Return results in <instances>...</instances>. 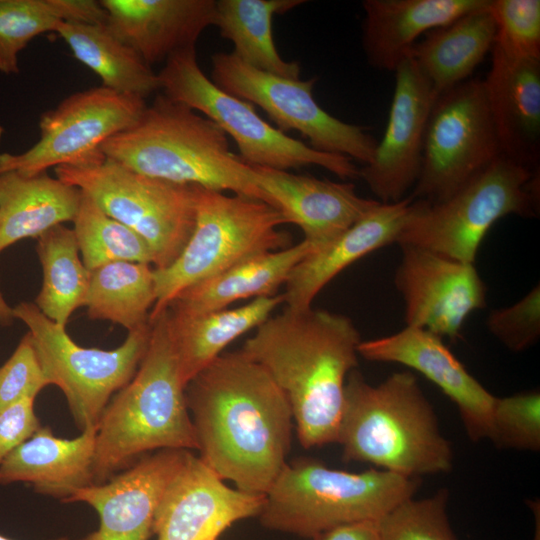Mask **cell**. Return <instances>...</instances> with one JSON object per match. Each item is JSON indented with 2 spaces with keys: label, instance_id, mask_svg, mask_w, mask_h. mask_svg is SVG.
Instances as JSON below:
<instances>
[{
  "label": "cell",
  "instance_id": "1",
  "mask_svg": "<svg viewBox=\"0 0 540 540\" xmlns=\"http://www.w3.org/2000/svg\"><path fill=\"white\" fill-rule=\"evenodd\" d=\"M185 399L198 457L237 489L265 495L287 462L294 426L267 371L241 350L222 353L187 383Z\"/></svg>",
  "mask_w": 540,
  "mask_h": 540
},
{
  "label": "cell",
  "instance_id": "41",
  "mask_svg": "<svg viewBox=\"0 0 540 540\" xmlns=\"http://www.w3.org/2000/svg\"><path fill=\"white\" fill-rule=\"evenodd\" d=\"M35 399L25 398L0 411V464L41 427Z\"/></svg>",
  "mask_w": 540,
  "mask_h": 540
},
{
  "label": "cell",
  "instance_id": "7",
  "mask_svg": "<svg viewBox=\"0 0 540 540\" xmlns=\"http://www.w3.org/2000/svg\"><path fill=\"white\" fill-rule=\"evenodd\" d=\"M195 224L178 257L154 269L156 302L149 320L166 310L187 288L247 259L290 246L279 230L285 219L268 203L194 186Z\"/></svg>",
  "mask_w": 540,
  "mask_h": 540
},
{
  "label": "cell",
  "instance_id": "20",
  "mask_svg": "<svg viewBox=\"0 0 540 540\" xmlns=\"http://www.w3.org/2000/svg\"><path fill=\"white\" fill-rule=\"evenodd\" d=\"M252 168L271 205L280 211L286 223L302 230L303 240L314 251L332 242L380 203L359 196L349 181H331L260 166Z\"/></svg>",
  "mask_w": 540,
  "mask_h": 540
},
{
  "label": "cell",
  "instance_id": "19",
  "mask_svg": "<svg viewBox=\"0 0 540 540\" xmlns=\"http://www.w3.org/2000/svg\"><path fill=\"white\" fill-rule=\"evenodd\" d=\"M358 355L374 362L407 366L435 384L458 408L469 439H488L493 396L448 349L442 337L419 327L361 341Z\"/></svg>",
  "mask_w": 540,
  "mask_h": 540
},
{
  "label": "cell",
  "instance_id": "9",
  "mask_svg": "<svg viewBox=\"0 0 540 540\" xmlns=\"http://www.w3.org/2000/svg\"><path fill=\"white\" fill-rule=\"evenodd\" d=\"M160 91L213 121L232 138L250 166L278 170L319 166L343 181L359 178L352 159L318 151L266 122L254 105L216 86L201 70L196 47L171 55L158 73Z\"/></svg>",
  "mask_w": 540,
  "mask_h": 540
},
{
  "label": "cell",
  "instance_id": "38",
  "mask_svg": "<svg viewBox=\"0 0 540 540\" xmlns=\"http://www.w3.org/2000/svg\"><path fill=\"white\" fill-rule=\"evenodd\" d=\"M496 35L492 48L514 58L540 60V1L490 0Z\"/></svg>",
  "mask_w": 540,
  "mask_h": 540
},
{
  "label": "cell",
  "instance_id": "34",
  "mask_svg": "<svg viewBox=\"0 0 540 540\" xmlns=\"http://www.w3.org/2000/svg\"><path fill=\"white\" fill-rule=\"evenodd\" d=\"M42 286L34 304L50 320L67 325L85 305L90 271L85 267L73 229L57 225L37 238Z\"/></svg>",
  "mask_w": 540,
  "mask_h": 540
},
{
  "label": "cell",
  "instance_id": "6",
  "mask_svg": "<svg viewBox=\"0 0 540 540\" xmlns=\"http://www.w3.org/2000/svg\"><path fill=\"white\" fill-rule=\"evenodd\" d=\"M418 487V478L376 468L348 472L301 457L283 466L258 518L269 530L312 538L340 525L377 521Z\"/></svg>",
  "mask_w": 540,
  "mask_h": 540
},
{
  "label": "cell",
  "instance_id": "13",
  "mask_svg": "<svg viewBox=\"0 0 540 540\" xmlns=\"http://www.w3.org/2000/svg\"><path fill=\"white\" fill-rule=\"evenodd\" d=\"M212 82L223 91L259 106L287 133H301L318 151L344 155L368 164L377 145L367 128L341 121L325 111L315 100L317 80L291 79L257 70L232 52H217L211 57Z\"/></svg>",
  "mask_w": 540,
  "mask_h": 540
},
{
  "label": "cell",
  "instance_id": "23",
  "mask_svg": "<svg viewBox=\"0 0 540 540\" xmlns=\"http://www.w3.org/2000/svg\"><path fill=\"white\" fill-rule=\"evenodd\" d=\"M413 198L379 203L332 242L302 259L290 273L283 293L286 308H311L319 292L340 272L369 253L396 243Z\"/></svg>",
  "mask_w": 540,
  "mask_h": 540
},
{
  "label": "cell",
  "instance_id": "21",
  "mask_svg": "<svg viewBox=\"0 0 540 540\" xmlns=\"http://www.w3.org/2000/svg\"><path fill=\"white\" fill-rule=\"evenodd\" d=\"M106 25L149 65L196 47L214 25L216 0H101Z\"/></svg>",
  "mask_w": 540,
  "mask_h": 540
},
{
  "label": "cell",
  "instance_id": "17",
  "mask_svg": "<svg viewBox=\"0 0 540 540\" xmlns=\"http://www.w3.org/2000/svg\"><path fill=\"white\" fill-rule=\"evenodd\" d=\"M264 495L229 487L191 451L157 507V540H219L234 523L258 517Z\"/></svg>",
  "mask_w": 540,
  "mask_h": 540
},
{
  "label": "cell",
  "instance_id": "37",
  "mask_svg": "<svg viewBox=\"0 0 540 540\" xmlns=\"http://www.w3.org/2000/svg\"><path fill=\"white\" fill-rule=\"evenodd\" d=\"M488 439L495 447L536 452L540 449V392L529 390L496 397Z\"/></svg>",
  "mask_w": 540,
  "mask_h": 540
},
{
  "label": "cell",
  "instance_id": "32",
  "mask_svg": "<svg viewBox=\"0 0 540 540\" xmlns=\"http://www.w3.org/2000/svg\"><path fill=\"white\" fill-rule=\"evenodd\" d=\"M155 302L151 264L121 261L90 271L84 306L92 320L110 321L131 332L150 324Z\"/></svg>",
  "mask_w": 540,
  "mask_h": 540
},
{
  "label": "cell",
  "instance_id": "39",
  "mask_svg": "<svg viewBox=\"0 0 540 540\" xmlns=\"http://www.w3.org/2000/svg\"><path fill=\"white\" fill-rule=\"evenodd\" d=\"M486 326L512 352L519 353L533 346L540 337L539 284L513 305L491 310Z\"/></svg>",
  "mask_w": 540,
  "mask_h": 540
},
{
  "label": "cell",
  "instance_id": "44",
  "mask_svg": "<svg viewBox=\"0 0 540 540\" xmlns=\"http://www.w3.org/2000/svg\"><path fill=\"white\" fill-rule=\"evenodd\" d=\"M0 540H13V539H10L2 534H0ZM54 540H69L67 537H60V538H56Z\"/></svg>",
  "mask_w": 540,
  "mask_h": 540
},
{
  "label": "cell",
  "instance_id": "10",
  "mask_svg": "<svg viewBox=\"0 0 540 540\" xmlns=\"http://www.w3.org/2000/svg\"><path fill=\"white\" fill-rule=\"evenodd\" d=\"M54 170L56 178L141 236L153 253L154 269L168 267L186 245L195 224L194 186L137 173L105 156Z\"/></svg>",
  "mask_w": 540,
  "mask_h": 540
},
{
  "label": "cell",
  "instance_id": "40",
  "mask_svg": "<svg viewBox=\"0 0 540 540\" xmlns=\"http://www.w3.org/2000/svg\"><path fill=\"white\" fill-rule=\"evenodd\" d=\"M48 385L32 338L27 332L0 367V411L25 398H36Z\"/></svg>",
  "mask_w": 540,
  "mask_h": 540
},
{
  "label": "cell",
  "instance_id": "43",
  "mask_svg": "<svg viewBox=\"0 0 540 540\" xmlns=\"http://www.w3.org/2000/svg\"><path fill=\"white\" fill-rule=\"evenodd\" d=\"M2 132H3V129L0 126V139H1ZM14 320H15V317L13 314V307H11L7 303L0 289V326L1 327L11 326L14 323Z\"/></svg>",
  "mask_w": 540,
  "mask_h": 540
},
{
  "label": "cell",
  "instance_id": "29",
  "mask_svg": "<svg viewBox=\"0 0 540 540\" xmlns=\"http://www.w3.org/2000/svg\"><path fill=\"white\" fill-rule=\"evenodd\" d=\"M495 35L489 0L483 7L427 32L409 57L439 95L469 79L491 52Z\"/></svg>",
  "mask_w": 540,
  "mask_h": 540
},
{
  "label": "cell",
  "instance_id": "33",
  "mask_svg": "<svg viewBox=\"0 0 540 540\" xmlns=\"http://www.w3.org/2000/svg\"><path fill=\"white\" fill-rule=\"evenodd\" d=\"M95 0H0V72H19L18 56L36 36L56 32L64 22L106 24Z\"/></svg>",
  "mask_w": 540,
  "mask_h": 540
},
{
  "label": "cell",
  "instance_id": "2",
  "mask_svg": "<svg viewBox=\"0 0 540 540\" xmlns=\"http://www.w3.org/2000/svg\"><path fill=\"white\" fill-rule=\"evenodd\" d=\"M361 341L349 317L311 307L270 316L243 344L241 351L286 396L304 448L336 443L345 383L358 366Z\"/></svg>",
  "mask_w": 540,
  "mask_h": 540
},
{
  "label": "cell",
  "instance_id": "3",
  "mask_svg": "<svg viewBox=\"0 0 540 540\" xmlns=\"http://www.w3.org/2000/svg\"><path fill=\"white\" fill-rule=\"evenodd\" d=\"M336 443L345 460L410 478L447 473L453 466L451 442L408 371L372 385L352 370L345 383Z\"/></svg>",
  "mask_w": 540,
  "mask_h": 540
},
{
  "label": "cell",
  "instance_id": "5",
  "mask_svg": "<svg viewBox=\"0 0 540 540\" xmlns=\"http://www.w3.org/2000/svg\"><path fill=\"white\" fill-rule=\"evenodd\" d=\"M150 322L148 347L135 375L114 394L98 422L94 484L108 481L147 452L198 449L166 310Z\"/></svg>",
  "mask_w": 540,
  "mask_h": 540
},
{
  "label": "cell",
  "instance_id": "30",
  "mask_svg": "<svg viewBox=\"0 0 540 540\" xmlns=\"http://www.w3.org/2000/svg\"><path fill=\"white\" fill-rule=\"evenodd\" d=\"M56 33L73 56L101 79V86L143 99L160 91L158 74L106 24L64 22Z\"/></svg>",
  "mask_w": 540,
  "mask_h": 540
},
{
  "label": "cell",
  "instance_id": "11",
  "mask_svg": "<svg viewBox=\"0 0 540 540\" xmlns=\"http://www.w3.org/2000/svg\"><path fill=\"white\" fill-rule=\"evenodd\" d=\"M13 314L28 328L42 370L49 384L63 392L77 427L97 429L111 397L135 375L148 347L151 322L128 332L119 347L103 350L77 344L65 326L34 303L20 302Z\"/></svg>",
  "mask_w": 540,
  "mask_h": 540
},
{
  "label": "cell",
  "instance_id": "28",
  "mask_svg": "<svg viewBox=\"0 0 540 540\" xmlns=\"http://www.w3.org/2000/svg\"><path fill=\"white\" fill-rule=\"evenodd\" d=\"M313 251V247L302 240L257 255L187 288L168 308L184 315H198L225 309L238 300L276 295L293 268Z\"/></svg>",
  "mask_w": 540,
  "mask_h": 540
},
{
  "label": "cell",
  "instance_id": "24",
  "mask_svg": "<svg viewBox=\"0 0 540 540\" xmlns=\"http://www.w3.org/2000/svg\"><path fill=\"white\" fill-rule=\"evenodd\" d=\"M489 0H364L362 48L379 71L394 72L417 39L483 7Z\"/></svg>",
  "mask_w": 540,
  "mask_h": 540
},
{
  "label": "cell",
  "instance_id": "16",
  "mask_svg": "<svg viewBox=\"0 0 540 540\" xmlns=\"http://www.w3.org/2000/svg\"><path fill=\"white\" fill-rule=\"evenodd\" d=\"M395 86L382 139L359 177L384 204L403 200L415 186L428 118L438 96L411 57L394 71Z\"/></svg>",
  "mask_w": 540,
  "mask_h": 540
},
{
  "label": "cell",
  "instance_id": "22",
  "mask_svg": "<svg viewBox=\"0 0 540 540\" xmlns=\"http://www.w3.org/2000/svg\"><path fill=\"white\" fill-rule=\"evenodd\" d=\"M491 55L483 82L502 155L539 170L540 60L509 57L495 48Z\"/></svg>",
  "mask_w": 540,
  "mask_h": 540
},
{
  "label": "cell",
  "instance_id": "42",
  "mask_svg": "<svg viewBox=\"0 0 540 540\" xmlns=\"http://www.w3.org/2000/svg\"><path fill=\"white\" fill-rule=\"evenodd\" d=\"M312 540H382L377 521H359L323 531Z\"/></svg>",
  "mask_w": 540,
  "mask_h": 540
},
{
  "label": "cell",
  "instance_id": "26",
  "mask_svg": "<svg viewBox=\"0 0 540 540\" xmlns=\"http://www.w3.org/2000/svg\"><path fill=\"white\" fill-rule=\"evenodd\" d=\"M82 191L43 172L0 173V253L26 238H38L77 215Z\"/></svg>",
  "mask_w": 540,
  "mask_h": 540
},
{
  "label": "cell",
  "instance_id": "15",
  "mask_svg": "<svg viewBox=\"0 0 540 540\" xmlns=\"http://www.w3.org/2000/svg\"><path fill=\"white\" fill-rule=\"evenodd\" d=\"M394 284L404 301L406 326L452 341L467 317L486 306V285L473 263L412 245H401Z\"/></svg>",
  "mask_w": 540,
  "mask_h": 540
},
{
  "label": "cell",
  "instance_id": "35",
  "mask_svg": "<svg viewBox=\"0 0 540 540\" xmlns=\"http://www.w3.org/2000/svg\"><path fill=\"white\" fill-rule=\"evenodd\" d=\"M73 224L81 259L89 271L121 261L153 266V253L147 242L136 232L105 214L84 193Z\"/></svg>",
  "mask_w": 540,
  "mask_h": 540
},
{
  "label": "cell",
  "instance_id": "25",
  "mask_svg": "<svg viewBox=\"0 0 540 540\" xmlns=\"http://www.w3.org/2000/svg\"><path fill=\"white\" fill-rule=\"evenodd\" d=\"M96 431L87 428L79 436L66 439L41 426L2 461L0 484L29 483L35 492L63 502L77 489L94 484Z\"/></svg>",
  "mask_w": 540,
  "mask_h": 540
},
{
  "label": "cell",
  "instance_id": "27",
  "mask_svg": "<svg viewBox=\"0 0 540 540\" xmlns=\"http://www.w3.org/2000/svg\"><path fill=\"white\" fill-rule=\"evenodd\" d=\"M283 302V294H276L252 299L240 307L198 315H184L167 308L169 333L184 386L231 342L265 322Z\"/></svg>",
  "mask_w": 540,
  "mask_h": 540
},
{
  "label": "cell",
  "instance_id": "36",
  "mask_svg": "<svg viewBox=\"0 0 540 540\" xmlns=\"http://www.w3.org/2000/svg\"><path fill=\"white\" fill-rule=\"evenodd\" d=\"M446 488L422 499L408 498L377 520L382 540H457L450 524Z\"/></svg>",
  "mask_w": 540,
  "mask_h": 540
},
{
  "label": "cell",
  "instance_id": "14",
  "mask_svg": "<svg viewBox=\"0 0 540 540\" xmlns=\"http://www.w3.org/2000/svg\"><path fill=\"white\" fill-rule=\"evenodd\" d=\"M146 106L141 97L103 86L73 93L41 115L40 138L32 147L20 154L0 153V173L33 176L101 158L102 144L134 125Z\"/></svg>",
  "mask_w": 540,
  "mask_h": 540
},
{
  "label": "cell",
  "instance_id": "31",
  "mask_svg": "<svg viewBox=\"0 0 540 540\" xmlns=\"http://www.w3.org/2000/svg\"><path fill=\"white\" fill-rule=\"evenodd\" d=\"M305 3L303 0H218L214 26L233 43L234 53L247 65L270 74L300 79V66L284 60L273 39L272 22Z\"/></svg>",
  "mask_w": 540,
  "mask_h": 540
},
{
  "label": "cell",
  "instance_id": "8",
  "mask_svg": "<svg viewBox=\"0 0 540 540\" xmlns=\"http://www.w3.org/2000/svg\"><path fill=\"white\" fill-rule=\"evenodd\" d=\"M539 196V170L502 156L445 200L413 199L396 243L474 264L493 224L508 215L535 218Z\"/></svg>",
  "mask_w": 540,
  "mask_h": 540
},
{
  "label": "cell",
  "instance_id": "4",
  "mask_svg": "<svg viewBox=\"0 0 540 540\" xmlns=\"http://www.w3.org/2000/svg\"><path fill=\"white\" fill-rule=\"evenodd\" d=\"M100 149L106 158L149 177L271 205L252 166L231 151L222 129L162 93L134 125L106 140Z\"/></svg>",
  "mask_w": 540,
  "mask_h": 540
},
{
  "label": "cell",
  "instance_id": "18",
  "mask_svg": "<svg viewBox=\"0 0 540 540\" xmlns=\"http://www.w3.org/2000/svg\"><path fill=\"white\" fill-rule=\"evenodd\" d=\"M189 452L158 450L102 484L74 491L62 503L83 502L99 515L97 530L80 540H148L160 500Z\"/></svg>",
  "mask_w": 540,
  "mask_h": 540
},
{
  "label": "cell",
  "instance_id": "12",
  "mask_svg": "<svg viewBox=\"0 0 540 540\" xmlns=\"http://www.w3.org/2000/svg\"><path fill=\"white\" fill-rule=\"evenodd\" d=\"M502 156L484 82L469 78L436 97L410 196L445 200Z\"/></svg>",
  "mask_w": 540,
  "mask_h": 540
}]
</instances>
